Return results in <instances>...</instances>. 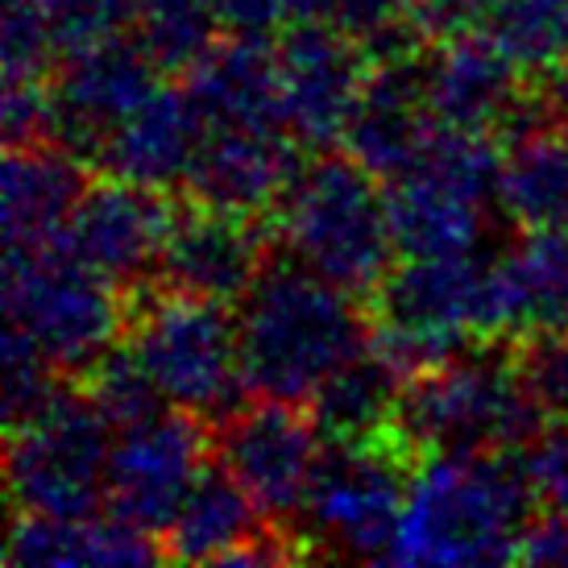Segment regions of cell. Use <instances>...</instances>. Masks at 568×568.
I'll return each mask as SVG.
<instances>
[{"mask_svg": "<svg viewBox=\"0 0 568 568\" xmlns=\"http://www.w3.org/2000/svg\"><path fill=\"white\" fill-rule=\"evenodd\" d=\"M274 54H278L283 116L295 142L316 154L345 142L374 71L369 47L328 21L300 17L278 33Z\"/></svg>", "mask_w": 568, "mask_h": 568, "instance_id": "11", "label": "cell"}, {"mask_svg": "<svg viewBox=\"0 0 568 568\" xmlns=\"http://www.w3.org/2000/svg\"><path fill=\"white\" fill-rule=\"evenodd\" d=\"M67 386L71 378L63 369L50 362L26 332L9 324L4 332V424L9 432L30 424L33 415H42Z\"/></svg>", "mask_w": 568, "mask_h": 568, "instance_id": "29", "label": "cell"}, {"mask_svg": "<svg viewBox=\"0 0 568 568\" xmlns=\"http://www.w3.org/2000/svg\"><path fill=\"white\" fill-rule=\"evenodd\" d=\"M300 17L328 21L362 42H374L382 30L403 21V0H295V21Z\"/></svg>", "mask_w": 568, "mask_h": 568, "instance_id": "34", "label": "cell"}, {"mask_svg": "<svg viewBox=\"0 0 568 568\" xmlns=\"http://www.w3.org/2000/svg\"><path fill=\"white\" fill-rule=\"evenodd\" d=\"M221 0H138L133 38L150 50L162 75H183L221 42Z\"/></svg>", "mask_w": 568, "mask_h": 568, "instance_id": "27", "label": "cell"}, {"mask_svg": "<svg viewBox=\"0 0 568 568\" xmlns=\"http://www.w3.org/2000/svg\"><path fill=\"white\" fill-rule=\"evenodd\" d=\"M427 104L436 125L486 133L503 145L544 121H556L544 88L474 30L432 47Z\"/></svg>", "mask_w": 568, "mask_h": 568, "instance_id": "12", "label": "cell"}, {"mask_svg": "<svg viewBox=\"0 0 568 568\" xmlns=\"http://www.w3.org/2000/svg\"><path fill=\"white\" fill-rule=\"evenodd\" d=\"M266 523L270 519L257 510V503L245 494V486L216 460L195 481L191 498L179 510V519L162 536L166 560H183V565H229V556L241 552Z\"/></svg>", "mask_w": 568, "mask_h": 568, "instance_id": "23", "label": "cell"}, {"mask_svg": "<svg viewBox=\"0 0 568 568\" xmlns=\"http://www.w3.org/2000/svg\"><path fill=\"white\" fill-rule=\"evenodd\" d=\"M303 145L291 129H207L187 171V195L200 204L266 216L300 174Z\"/></svg>", "mask_w": 568, "mask_h": 568, "instance_id": "17", "label": "cell"}, {"mask_svg": "<svg viewBox=\"0 0 568 568\" xmlns=\"http://www.w3.org/2000/svg\"><path fill=\"white\" fill-rule=\"evenodd\" d=\"M13 568H75V565H150L166 560V544L116 515L88 519H50V515H13L9 552Z\"/></svg>", "mask_w": 568, "mask_h": 568, "instance_id": "22", "label": "cell"}, {"mask_svg": "<svg viewBox=\"0 0 568 568\" xmlns=\"http://www.w3.org/2000/svg\"><path fill=\"white\" fill-rule=\"evenodd\" d=\"M523 565H568V515L560 510H536V519L523 527L519 556Z\"/></svg>", "mask_w": 568, "mask_h": 568, "instance_id": "36", "label": "cell"}, {"mask_svg": "<svg viewBox=\"0 0 568 568\" xmlns=\"http://www.w3.org/2000/svg\"><path fill=\"white\" fill-rule=\"evenodd\" d=\"M195 150H200V121L187 100V88L159 83L109 138L95 171L142 183V187L171 191L187 183Z\"/></svg>", "mask_w": 568, "mask_h": 568, "instance_id": "21", "label": "cell"}, {"mask_svg": "<svg viewBox=\"0 0 568 568\" xmlns=\"http://www.w3.org/2000/svg\"><path fill=\"white\" fill-rule=\"evenodd\" d=\"M539 88H544V100H548V109H552L556 121H568V63L548 71V75L539 80Z\"/></svg>", "mask_w": 568, "mask_h": 568, "instance_id": "38", "label": "cell"}, {"mask_svg": "<svg viewBox=\"0 0 568 568\" xmlns=\"http://www.w3.org/2000/svg\"><path fill=\"white\" fill-rule=\"evenodd\" d=\"M162 67L138 38H112L104 47L67 54L50 75V116L42 142L63 145L88 166L100 162L104 145L125 116L159 88Z\"/></svg>", "mask_w": 568, "mask_h": 568, "instance_id": "14", "label": "cell"}, {"mask_svg": "<svg viewBox=\"0 0 568 568\" xmlns=\"http://www.w3.org/2000/svg\"><path fill=\"white\" fill-rule=\"evenodd\" d=\"M498 212L519 229H568V121H544L506 142Z\"/></svg>", "mask_w": 568, "mask_h": 568, "instance_id": "24", "label": "cell"}, {"mask_svg": "<svg viewBox=\"0 0 568 568\" xmlns=\"http://www.w3.org/2000/svg\"><path fill=\"white\" fill-rule=\"evenodd\" d=\"M519 457L539 506L568 515V424H548L527 448H519Z\"/></svg>", "mask_w": 568, "mask_h": 568, "instance_id": "33", "label": "cell"}, {"mask_svg": "<svg viewBox=\"0 0 568 568\" xmlns=\"http://www.w3.org/2000/svg\"><path fill=\"white\" fill-rule=\"evenodd\" d=\"M200 133L207 129H286L278 54L266 33H229L183 71Z\"/></svg>", "mask_w": 568, "mask_h": 568, "instance_id": "19", "label": "cell"}, {"mask_svg": "<svg viewBox=\"0 0 568 568\" xmlns=\"http://www.w3.org/2000/svg\"><path fill=\"white\" fill-rule=\"evenodd\" d=\"M407 378L382 357L374 345L353 353L341 369H332L324 386L307 398L324 440H369L398 424Z\"/></svg>", "mask_w": 568, "mask_h": 568, "instance_id": "25", "label": "cell"}, {"mask_svg": "<svg viewBox=\"0 0 568 568\" xmlns=\"http://www.w3.org/2000/svg\"><path fill=\"white\" fill-rule=\"evenodd\" d=\"M0 54H4V80H50V63L59 59L54 38L38 0H4V30H0Z\"/></svg>", "mask_w": 568, "mask_h": 568, "instance_id": "32", "label": "cell"}, {"mask_svg": "<svg viewBox=\"0 0 568 568\" xmlns=\"http://www.w3.org/2000/svg\"><path fill=\"white\" fill-rule=\"evenodd\" d=\"M369 332L374 320L365 300L274 250L257 283L237 300L245 390L307 407L332 369L369 345Z\"/></svg>", "mask_w": 568, "mask_h": 568, "instance_id": "1", "label": "cell"}, {"mask_svg": "<svg viewBox=\"0 0 568 568\" xmlns=\"http://www.w3.org/2000/svg\"><path fill=\"white\" fill-rule=\"evenodd\" d=\"M539 494L519 453L424 457L410 477L390 556L395 565H498L519 556Z\"/></svg>", "mask_w": 568, "mask_h": 568, "instance_id": "2", "label": "cell"}, {"mask_svg": "<svg viewBox=\"0 0 568 568\" xmlns=\"http://www.w3.org/2000/svg\"><path fill=\"white\" fill-rule=\"evenodd\" d=\"M474 33L494 42L531 80H544L568 63V0H481Z\"/></svg>", "mask_w": 568, "mask_h": 568, "instance_id": "26", "label": "cell"}, {"mask_svg": "<svg viewBox=\"0 0 568 568\" xmlns=\"http://www.w3.org/2000/svg\"><path fill=\"white\" fill-rule=\"evenodd\" d=\"M109 415L71 382L42 415L9 432V498L21 515L88 519L109 486Z\"/></svg>", "mask_w": 568, "mask_h": 568, "instance_id": "8", "label": "cell"}, {"mask_svg": "<svg viewBox=\"0 0 568 568\" xmlns=\"http://www.w3.org/2000/svg\"><path fill=\"white\" fill-rule=\"evenodd\" d=\"M432 47L436 42H419L395 54H374L365 95L345 133V150L357 162H365L382 183L410 171L436 129L432 104H427Z\"/></svg>", "mask_w": 568, "mask_h": 568, "instance_id": "16", "label": "cell"}, {"mask_svg": "<svg viewBox=\"0 0 568 568\" xmlns=\"http://www.w3.org/2000/svg\"><path fill=\"white\" fill-rule=\"evenodd\" d=\"M398 424L419 457H474L519 453L548 427V419L523 386L515 345L481 341L407 378Z\"/></svg>", "mask_w": 568, "mask_h": 568, "instance_id": "4", "label": "cell"}, {"mask_svg": "<svg viewBox=\"0 0 568 568\" xmlns=\"http://www.w3.org/2000/svg\"><path fill=\"white\" fill-rule=\"evenodd\" d=\"M92 395V403L104 415H109L112 427H133L150 419V415H159L162 410V390L154 386V378L145 374V365L138 362V353L129 345H116L104 357V362H95L83 378H75Z\"/></svg>", "mask_w": 568, "mask_h": 568, "instance_id": "28", "label": "cell"}, {"mask_svg": "<svg viewBox=\"0 0 568 568\" xmlns=\"http://www.w3.org/2000/svg\"><path fill=\"white\" fill-rule=\"evenodd\" d=\"M4 312L67 378H83L129 332V295L59 245L9 253Z\"/></svg>", "mask_w": 568, "mask_h": 568, "instance_id": "7", "label": "cell"}, {"mask_svg": "<svg viewBox=\"0 0 568 568\" xmlns=\"http://www.w3.org/2000/svg\"><path fill=\"white\" fill-rule=\"evenodd\" d=\"M278 250V233L262 216L191 200L174 207V224L159 262V286L237 303Z\"/></svg>", "mask_w": 568, "mask_h": 568, "instance_id": "15", "label": "cell"}, {"mask_svg": "<svg viewBox=\"0 0 568 568\" xmlns=\"http://www.w3.org/2000/svg\"><path fill=\"white\" fill-rule=\"evenodd\" d=\"M419 460L403 424L369 440H324L295 527L312 556L386 560Z\"/></svg>", "mask_w": 568, "mask_h": 568, "instance_id": "6", "label": "cell"}, {"mask_svg": "<svg viewBox=\"0 0 568 568\" xmlns=\"http://www.w3.org/2000/svg\"><path fill=\"white\" fill-rule=\"evenodd\" d=\"M568 328V229H523L494 250L486 278V341Z\"/></svg>", "mask_w": 568, "mask_h": 568, "instance_id": "18", "label": "cell"}, {"mask_svg": "<svg viewBox=\"0 0 568 568\" xmlns=\"http://www.w3.org/2000/svg\"><path fill=\"white\" fill-rule=\"evenodd\" d=\"M125 345L138 353L162 398L200 419L221 424L241 407V395H250L233 303L150 283L129 295Z\"/></svg>", "mask_w": 568, "mask_h": 568, "instance_id": "5", "label": "cell"}, {"mask_svg": "<svg viewBox=\"0 0 568 568\" xmlns=\"http://www.w3.org/2000/svg\"><path fill=\"white\" fill-rule=\"evenodd\" d=\"M38 9L47 17L59 59H67L133 33L138 0H38Z\"/></svg>", "mask_w": 568, "mask_h": 568, "instance_id": "30", "label": "cell"}, {"mask_svg": "<svg viewBox=\"0 0 568 568\" xmlns=\"http://www.w3.org/2000/svg\"><path fill=\"white\" fill-rule=\"evenodd\" d=\"M229 33H274L295 21V0H221Z\"/></svg>", "mask_w": 568, "mask_h": 568, "instance_id": "37", "label": "cell"}, {"mask_svg": "<svg viewBox=\"0 0 568 568\" xmlns=\"http://www.w3.org/2000/svg\"><path fill=\"white\" fill-rule=\"evenodd\" d=\"M477 4L481 0H403V17L427 42H444V38L474 30Z\"/></svg>", "mask_w": 568, "mask_h": 568, "instance_id": "35", "label": "cell"}, {"mask_svg": "<svg viewBox=\"0 0 568 568\" xmlns=\"http://www.w3.org/2000/svg\"><path fill=\"white\" fill-rule=\"evenodd\" d=\"M515 345L523 386L531 390L536 407L548 424H568V328L531 332Z\"/></svg>", "mask_w": 568, "mask_h": 568, "instance_id": "31", "label": "cell"}, {"mask_svg": "<svg viewBox=\"0 0 568 568\" xmlns=\"http://www.w3.org/2000/svg\"><path fill=\"white\" fill-rule=\"evenodd\" d=\"M4 241L9 253L50 250L88 191V162L54 142L9 145L4 159Z\"/></svg>", "mask_w": 568, "mask_h": 568, "instance_id": "20", "label": "cell"}, {"mask_svg": "<svg viewBox=\"0 0 568 568\" xmlns=\"http://www.w3.org/2000/svg\"><path fill=\"white\" fill-rule=\"evenodd\" d=\"M174 207L166 191L104 174L100 183H88L54 245L133 295L159 278Z\"/></svg>", "mask_w": 568, "mask_h": 568, "instance_id": "13", "label": "cell"}, {"mask_svg": "<svg viewBox=\"0 0 568 568\" xmlns=\"http://www.w3.org/2000/svg\"><path fill=\"white\" fill-rule=\"evenodd\" d=\"M274 233L291 257L365 303L403 257L386 183L353 154L332 150L300 166L274 207Z\"/></svg>", "mask_w": 568, "mask_h": 568, "instance_id": "3", "label": "cell"}, {"mask_svg": "<svg viewBox=\"0 0 568 568\" xmlns=\"http://www.w3.org/2000/svg\"><path fill=\"white\" fill-rule=\"evenodd\" d=\"M320 448L324 436L312 410L257 395L229 410L212 436V457L237 477L270 523L283 527H300Z\"/></svg>", "mask_w": 568, "mask_h": 568, "instance_id": "9", "label": "cell"}, {"mask_svg": "<svg viewBox=\"0 0 568 568\" xmlns=\"http://www.w3.org/2000/svg\"><path fill=\"white\" fill-rule=\"evenodd\" d=\"M212 457V432L200 415L183 407L159 410L142 424L121 427L109 453V486L104 506L116 519L142 527L150 536H166L204 477Z\"/></svg>", "mask_w": 568, "mask_h": 568, "instance_id": "10", "label": "cell"}]
</instances>
